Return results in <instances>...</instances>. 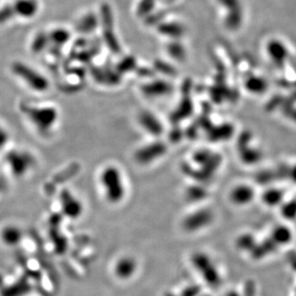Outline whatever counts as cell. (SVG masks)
Wrapping results in <instances>:
<instances>
[{"mask_svg": "<svg viewBox=\"0 0 296 296\" xmlns=\"http://www.w3.org/2000/svg\"><path fill=\"white\" fill-rule=\"evenodd\" d=\"M100 183L105 191L106 199L109 203H118L124 199L125 182L122 173L116 166L109 165L103 169L100 174Z\"/></svg>", "mask_w": 296, "mask_h": 296, "instance_id": "1", "label": "cell"}, {"mask_svg": "<svg viewBox=\"0 0 296 296\" xmlns=\"http://www.w3.org/2000/svg\"><path fill=\"white\" fill-rule=\"evenodd\" d=\"M22 111L42 134H46L58 120V110L52 106H22Z\"/></svg>", "mask_w": 296, "mask_h": 296, "instance_id": "2", "label": "cell"}, {"mask_svg": "<svg viewBox=\"0 0 296 296\" xmlns=\"http://www.w3.org/2000/svg\"><path fill=\"white\" fill-rule=\"evenodd\" d=\"M12 70L16 76L20 78L34 91L43 92L49 88V81L47 78L23 63H14Z\"/></svg>", "mask_w": 296, "mask_h": 296, "instance_id": "3", "label": "cell"}, {"mask_svg": "<svg viewBox=\"0 0 296 296\" xmlns=\"http://www.w3.org/2000/svg\"><path fill=\"white\" fill-rule=\"evenodd\" d=\"M6 161L16 177L27 174L35 164V158L30 152L23 150H12L6 156Z\"/></svg>", "mask_w": 296, "mask_h": 296, "instance_id": "4", "label": "cell"}, {"mask_svg": "<svg viewBox=\"0 0 296 296\" xmlns=\"http://www.w3.org/2000/svg\"><path fill=\"white\" fill-rule=\"evenodd\" d=\"M63 213L70 219H78L83 212V205L77 197L69 190H64L60 194Z\"/></svg>", "mask_w": 296, "mask_h": 296, "instance_id": "5", "label": "cell"}, {"mask_svg": "<svg viewBox=\"0 0 296 296\" xmlns=\"http://www.w3.org/2000/svg\"><path fill=\"white\" fill-rule=\"evenodd\" d=\"M254 190L248 185H241L234 187L230 192V200L236 205H246L254 198Z\"/></svg>", "mask_w": 296, "mask_h": 296, "instance_id": "6", "label": "cell"}, {"mask_svg": "<svg viewBox=\"0 0 296 296\" xmlns=\"http://www.w3.org/2000/svg\"><path fill=\"white\" fill-rule=\"evenodd\" d=\"M212 214L208 211L203 210L190 215L185 221V226L187 229H200L205 226L212 220Z\"/></svg>", "mask_w": 296, "mask_h": 296, "instance_id": "7", "label": "cell"}, {"mask_svg": "<svg viewBox=\"0 0 296 296\" xmlns=\"http://www.w3.org/2000/svg\"><path fill=\"white\" fill-rule=\"evenodd\" d=\"M1 240L5 245L14 247L21 243L23 234L22 229L16 225H7L1 231Z\"/></svg>", "mask_w": 296, "mask_h": 296, "instance_id": "8", "label": "cell"}, {"mask_svg": "<svg viewBox=\"0 0 296 296\" xmlns=\"http://www.w3.org/2000/svg\"><path fill=\"white\" fill-rule=\"evenodd\" d=\"M38 5L35 0H18L14 5V13L25 18H31L35 15Z\"/></svg>", "mask_w": 296, "mask_h": 296, "instance_id": "9", "label": "cell"}, {"mask_svg": "<svg viewBox=\"0 0 296 296\" xmlns=\"http://www.w3.org/2000/svg\"><path fill=\"white\" fill-rule=\"evenodd\" d=\"M164 147L162 145L156 143L152 146L144 147L138 153V160L143 162H149L156 159L164 152Z\"/></svg>", "mask_w": 296, "mask_h": 296, "instance_id": "10", "label": "cell"}, {"mask_svg": "<svg viewBox=\"0 0 296 296\" xmlns=\"http://www.w3.org/2000/svg\"><path fill=\"white\" fill-rule=\"evenodd\" d=\"M135 263L134 260L129 259V258H125L119 262L118 264L116 266L115 271L116 273L119 276L123 277V278H126L131 276L134 273V270H135Z\"/></svg>", "mask_w": 296, "mask_h": 296, "instance_id": "11", "label": "cell"}, {"mask_svg": "<svg viewBox=\"0 0 296 296\" xmlns=\"http://www.w3.org/2000/svg\"><path fill=\"white\" fill-rule=\"evenodd\" d=\"M141 122L144 128L149 131L151 134H159L161 131V126L159 121L152 114L145 113L141 118Z\"/></svg>", "mask_w": 296, "mask_h": 296, "instance_id": "12", "label": "cell"}, {"mask_svg": "<svg viewBox=\"0 0 296 296\" xmlns=\"http://www.w3.org/2000/svg\"><path fill=\"white\" fill-rule=\"evenodd\" d=\"M69 36V32L66 30L57 29L52 31L49 36V40H52L56 45H61L67 42Z\"/></svg>", "mask_w": 296, "mask_h": 296, "instance_id": "13", "label": "cell"}, {"mask_svg": "<svg viewBox=\"0 0 296 296\" xmlns=\"http://www.w3.org/2000/svg\"><path fill=\"white\" fill-rule=\"evenodd\" d=\"M49 40V36H45L44 34H39L38 36H36L34 40V42L32 43L31 45V49L33 50L35 53L37 52L41 51L42 49H44L45 45H47V41Z\"/></svg>", "mask_w": 296, "mask_h": 296, "instance_id": "14", "label": "cell"}, {"mask_svg": "<svg viewBox=\"0 0 296 296\" xmlns=\"http://www.w3.org/2000/svg\"><path fill=\"white\" fill-rule=\"evenodd\" d=\"M14 13V8L11 9V8L8 7L0 10V23L7 21L8 19L11 18Z\"/></svg>", "mask_w": 296, "mask_h": 296, "instance_id": "15", "label": "cell"}, {"mask_svg": "<svg viewBox=\"0 0 296 296\" xmlns=\"http://www.w3.org/2000/svg\"><path fill=\"white\" fill-rule=\"evenodd\" d=\"M9 140V134L5 129L0 127V152L5 148Z\"/></svg>", "mask_w": 296, "mask_h": 296, "instance_id": "16", "label": "cell"}, {"mask_svg": "<svg viewBox=\"0 0 296 296\" xmlns=\"http://www.w3.org/2000/svg\"><path fill=\"white\" fill-rule=\"evenodd\" d=\"M6 186H7V184H6V181H5V179L0 177V193L5 191V189H6Z\"/></svg>", "mask_w": 296, "mask_h": 296, "instance_id": "17", "label": "cell"}]
</instances>
